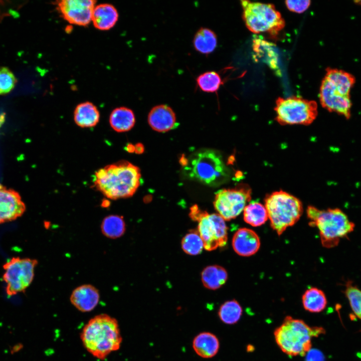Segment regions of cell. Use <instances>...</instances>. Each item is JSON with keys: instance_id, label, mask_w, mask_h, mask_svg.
<instances>
[{"instance_id": "obj_3", "label": "cell", "mask_w": 361, "mask_h": 361, "mask_svg": "<svg viewBox=\"0 0 361 361\" xmlns=\"http://www.w3.org/2000/svg\"><path fill=\"white\" fill-rule=\"evenodd\" d=\"M306 213L309 225L318 229L321 244L326 248L336 246L340 239L347 237L355 227L347 216L338 208L320 210L309 206Z\"/></svg>"}, {"instance_id": "obj_4", "label": "cell", "mask_w": 361, "mask_h": 361, "mask_svg": "<svg viewBox=\"0 0 361 361\" xmlns=\"http://www.w3.org/2000/svg\"><path fill=\"white\" fill-rule=\"evenodd\" d=\"M324 332L323 328L310 327L304 321L286 316L274 332L276 342L289 356H304L311 349V340Z\"/></svg>"}, {"instance_id": "obj_26", "label": "cell", "mask_w": 361, "mask_h": 361, "mask_svg": "<svg viewBox=\"0 0 361 361\" xmlns=\"http://www.w3.org/2000/svg\"><path fill=\"white\" fill-rule=\"evenodd\" d=\"M253 50L256 56L262 58L269 67L278 69V56L272 43L256 38L253 40Z\"/></svg>"}, {"instance_id": "obj_15", "label": "cell", "mask_w": 361, "mask_h": 361, "mask_svg": "<svg viewBox=\"0 0 361 361\" xmlns=\"http://www.w3.org/2000/svg\"><path fill=\"white\" fill-rule=\"evenodd\" d=\"M100 300L98 289L91 284H83L74 289L70 295L71 304L79 311L88 312L93 310Z\"/></svg>"}, {"instance_id": "obj_7", "label": "cell", "mask_w": 361, "mask_h": 361, "mask_svg": "<svg viewBox=\"0 0 361 361\" xmlns=\"http://www.w3.org/2000/svg\"><path fill=\"white\" fill-rule=\"evenodd\" d=\"M241 3L243 20L251 32L276 36L284 28V20L273 5L249 1H241Z\"/></svg>"}, {"instance_id": "obj_8", "label": "cell", "mask_w": 361, "mask_h": 361, "mask_svg": "<svg viewBox=\"0 0 361 361\" xmlns=\"http://www.w3.org/2000/svg\"><path fill=\"white\" fill-rule=\"evenodd\" d=\"M274 110L276 120L281 125H309L317 115L315 101L296 96L278 98Z\"/></svg>"}, {"instance_id": "obj_30", "label": "cell", "mask_w": 361, "mask_h": 361, "mask_svg": "<svg viewBox=\"0 0 361 361\" xmlns=\"http://www.w3.org/2000/svg\"><path fill=\"white\" fill-rule=\"evenodd\" d=\"M181 245L183 251L190 255H197L204 248L203 241L197 230L190 231L183 238Z\"/></svg>"}, {"instance_id": "obj_22", "label": "cell", "mask_w": 361, "mask_h": 361, "mask_svg": "<svg viewBox=\"0 0 361 361\" xmlns=\"http://www.w3.org/2000/svg\"><path fill=\"white\" fill-rule=\"evenodd\" d=\"M135 122L133 112L129 108L120 107L114 109L109 117V123L111 127L118 132L130 130Z\"/></svg>"}, {"instance_id": "obj_33", "label": "cell", "mask_w": 361, "mask_h": 361, "mask_svg": "<svg viewBox=\"0 0 361 361\" xmlns=\"http://www.w3.org/2000/svg\"><path fill=\"white\" fill-rule=\"evenodd\" d=\"M16 82L15 75L8 68L0 67V94L10 92L14 88Z\"/></svg>"}, {"instance_id": "obj_29", "label": "cell", "mask_w": 361, "mask_h": 361, "mask_svg": "<svg viewBox=\"0 0 361 361\" xmlns=\"http://www.w3.org/2000/svg\"><path fill=\"white\" fill-rule=\"evenodd\" d=\"M242 312V308L240 303L236 300H231L221 305L218 311V316L223 322L232 325L240 320Z\"/></svg>"}, {"instance_id": "obj_28", "label": "cell", "mask_w": 361, "mask_h": 361, "mask_svg": "<svg viewBox=\"0 0 361 361\" xmlns=\"http://www.w3.org/2000/svg\"><path fill=\"white\" fill-rule=\"evenodd\" d=\"M244 221L253 227H259L264 224L268 219L265 206L253 201L249 203L243 211Z\"/></svg>"}, {"instance_id": "obj_16", "label": "cell", "mask_w": 361, "mask_h": 361, "mask_svg": "<svg viewBox=\"0 0 361 361\" xmlns=\"http://www.w3.org/2000/svg\"><path fill=\"white\" fill-rule=\"evenodd\" d=\"M234 251L243 257L251 256L256 253L260 247V240L253 230L247 228L238 229L232 239Z\"/></svg>"}, {"instance_id": "obj_35", "label": "cell", "mask_w": 361, "mask_h": 361, "mask_svg": "<svg viewBox=\"0 0 361 361\" xmlns=\"http://www.w3.org/2000/svg\"><path fill=\"white\" fill-rule=\"evenodd\" d=\"M305 361H325L322 353L317 349H311L306 354Z\"/></svg>"}, {"instance_id": "obj_12", "label": "cell", "mask_w": 361, "mask_h": 361, "mask_svg": "<svg viewBox=\"0 0 361 361\" xmlns=\"http://www.w3.org/2000/svg\"><path fill=\"white\" fill-rule=\"evenodd\" d=\"M95 4L93 0H64L58 3V8L68 22L85 26L92 21Z\"/></svg>"}, {"instance_id": "obj_31", "label": "cell", "mask_w": 361, "mask_h": 361, "mask_svg": "<svg viewBox=\"0 0 361 361\" xmlns=\"http://www.w3.org/2000/svg\"><path fill=\"white\" fill-rule=\"evenodd\" d=\"M199 88L204 92H216L222 84L220 75L215 71H208L200 75L197 78Z\"/></svg>"}, {"instance_id": "obj_25", "label": "cell", "mask_w": 361, "mask_h": 361, "mask_svg": "<svg viewBox=\"0 0 361 361\" xmlns=\"http://www.w3.org/2000/svg\"><path fill=\"white\" fill-rule=\"evenodd\" d=\"M193 45L197 51L203 54H209L217 47V36L210 29L201 28L195 35Z\"/></svg>"}, {"instance_id": "obj_27", "label": "cell", "mask_w": 361, "mask_h": 361, "mask_svg": "<svg viewBox=\"0 0 361 361\" xmlns=\"http://www.w3.org/2000/svg\"><path fill=\"white\" fill-rule=\"evenodd\" d=\"M100 228L104 236L113 239L123 236L126 229L123 217L117 215L105 217L101 222Z\"/></svg>"}, {"instance_id": "obj_17", "label": "cell", "mask_w": 361, "mask_h": 361, "mask_svg": "<svg viewBox=\"0 0 361 361\" xmlns=\"http://www.w3.org/2000/svg\"><path fill=\"white\" fill-rule=\"evenodd\" d=\"M148 122L155 131L166 132L176 125L175 114L173 110L166 105H157L150 111Z\"/></svg>"}, {"instance_id": "obj_14", "label": "cell", "mask_w": 361, "mask_h": 361, "mask_svg": "<svg viewBox=\"0 0 361 361\" xmlns=\"http://www.w3.org/2000/svg\"><path fill=\"white\" fill-rule=\"evenodd\" d=\"M25 209L17 192L5 188L0 191V224L16 219L23 215Z\"/></svg>"}, {"instance_id": "obj_20", "label": "cell", "mask_w": 361, "mask_h": 361, "mask_svg": "<svg viewBox=\"0 0 361 361\" xmlns=\"http://www.w3.org/2000/svg\"><path fill=\"white\" fill-rule=\"evenodd\" d=\"M193 347L200 357L211 358L218 352L220 342L218 337L209 332H203L197 335L193 341Z\"/></svg>"}, {"instance_id": "obj_21", "label": "cell", "mask_w": 361, "mask_h": 361, "mask_svg": "<svg viewBox=\"0 0 361 361\" xmlns=\"http://www.w3.org/2000/svg\"><path fill=\"white\" fill-rule=\"evenodd\" d=\"M99 112L92 103L85 102L78 104L74 112V119L76 124L82 128L95 126L99 122Z\"/></svg>"}, {"instance_id": "obj_32", "label": "cell", "mask_w": 361, "mask_h": 361, "mask_svg": "<svg viewBox=\"0 0 361 361\" xmlns=\"http://www.w3.org/2000/svg\"><path fill=\"white\" fill-rule=\"evenodd\" d=\"M344 293L354 314L361 319V290L348 281L345 285Z\"/></svg>"}, {"instance_id": "obj_23", "label": "cell", "mask_w": 361, "mask_h": 361, "mask_svg": "<svg viewBox=\"0 0 361 361\" xmlns=\"http://www.w3.org/2000/svg\"><path fill=\"white\" fill-rule=\"evenodd\" d=\"M228 273L226 269L219 265H210L206 267L201 274L204 286L211 290L222 287L227 281Z\"/></svg>"}, {"instance_id": "obj_18", "label": "cell", "mask_w": 361, "mask_h": 361, "mask_svg": "<svg viewBox=\"0 0 361 361\" xmlns=\"http://www.w3.org/2000/svg\"><path fill=\"white\" fill-rule=\"evenodd\" d=\"M118 19V13L112 5L102 4L95 6L92 16V22L95 27L102 31L113 28Z\"/></svg>"}, {"instance_id": "obj_9", "label": "cell", "mask_w": 361, "mask_h": 361, "mask_svg": "<svg viewBox=\"0 0 361 361\" xmlns=\"http://www.w3.org/2000/svg\"><path fill=\"white\" fill-rule=\"evenodd\" d=\"M252 190L249 186L241 184L234 189L218 191L213 202L218 214L225 221L238 216L251 199Z\"/></svg>"}, {"instance_id": "obj_5", "label": "cell", "mask_w": 361, "mask_h": 361, "mask_svg": "<svg viewBox=\"0 0 361 361\" xmlns=\"http://www.w3.org/2000/svg\"><path fill=\"white\" fill-rule=\"evenodd\" d=\"M189 176L211 187H218L229 180V169L221 154L209 149L200 150L193 154L184 167Z\"/></svg>"}, {"instance_id": "obj_19", "label": "cell", "mask_w": 361, "mask_h": 361, "mask_svg": "<svg viewBox=\"0 0 361 361\" xmlns=\"http://www.w3.org/2000/svg\"><path fill=\"white\" fill-rule=\"evenodd\" d=\"M323 78L339 93L346 96H350L351 89L355 82L352 74L336 68H327Z\"/></svg>"}, {"instance_id": "obj_24", "label": "cell", "mask_w": 361, "mask_h": 361, "mask_svg": "<svg viewBox=\"0 0 361 361\" xmlns=\"http://www.w3.org/2000/svg\"><path fill=\"white\" fill-rule=\"evenodd\" d=\"M302 303L306 310L311 313H318L326 307L327 299L323 291L316 287H311L307 289L303 294Z\"/></svg>"}, {"instance_id": "obj_34", "label": "cell", "mask_w": 361, "mask_h": 361, "mask_svg": "<svg viewBox=\"0 0 361 361\" xmlns=\"http://www.w3.org/2000/svg\"><path fill=\"white\" fill-rule=\"evenodd\" d=\"M287 8L293 12L301 13L306 11L310 5V1H286Z\"/></svg>"}, {"instance_id": "obj_40", "label": "cell", "mask_w": 361, "mask_h": 361, "mask_svg": "<svg viewBox=\"0 0 361 361\" xmlns=\"http://www.w3.org/2000/svg\"><path fill=\"white\" fill-rule=\"evenodd\" d=\"M4 188V187L2 185L0 184V191H1L2 189H3Z\"/></svg>"}, {"instance_id": "obj_39", "label": "cell", "mask_w": 361, "mask_h": 361, "mask_svg": "<svg viewBox=\"0 0 361 361\" xmlns=\"http://www.w3.org/2000/svg\"><path fill=\"white\" fill-rule=\"evenodd\" d=\"M354 3H355L356 4L361 6V1H354Z\"/></svg>"}, {"instance_id": "obj_1", "label": "cell", "mask_w": 361, "mask_h": 361, "mask_svg": "<svg viewBox=\"0 0 361 361\" xmlns=\"http://www.w3.org/2000/svg\"><path fill=\"white\" fill-rule=\"evenodd\" d=\"M139 167L126 160L107 165L96 171L93 184L96 189L111 200L132 196L140 185Z\"/></svg>"}, {"instance_id": "obj_6", "label": "cell", "mask_w": 361, "mask_h": 361, "mask_svg": "<svg viewBox=\"0 0 361 361\" xmlns=\"http://www.w3.org/2000/svg\"><path fill=\"white\" fill-rule=\"evenodd\" d=\"M271 228L280 236L294 225L303 213L299 199L282 190L266 196L265 205Z\"/></svg>"}, {"instance_id": "obj_36", "label": "cell", "mask_w": 361, "mask_h": 361, "mask_svg": "<svg viewBox=\"0 0 361 361\" xmlns=\"http://www.w3.org/2000/svg\"><path fill=\"white\" fill-rule=\"evenodd\" d=\"M144 146L140 143H137L135 145V152L137 154H141L144 152Z\"/></svg>"}, {"instance_id": "obj_10", "label": "cell", "mask_w": 361, "mask_h": 361, "mask_svg": "<svg viewBox=\"0 0 361 361\" xmlns=\"http://www.w3.org/2000/svg\"><path fill=\"white\" fill-rule=\"evenodd\" d=\"M37 264L36 260L20 258H14L5 264L3 278L8 295H16L29 286L33 280Z\"/></svg>"}, {"instance_id": "obj_38", "label": "cell", "mask_w": 361, "mask_h": 361, "mask_svg": "<svg viewBox=\"0 0 361 361\" xmlns=\"http://www.w3.org/2000/svg\"><path fill=\"white\" fill-rule=\"evenodd\" d=\"M109 205H110V202L108 200L103 201H102V203L101 204L102 206H103L104 208L108 207L109 206Z\"/></svg>"}, {"instance_id": "obj_11", "label": "cell", "mask_w": 361, "mask_h": 361, "mask_svg": "<svg viewBox=\"0 0 361 361\" xmlns=\"http://www.w3.org/2000/svg\"><path fill=\"white\" fill-rule=\"evenodd\" d=\"M194 219L198 222L197 230L206 250L213 251L226 245L228 228L225 220L220 215L200 210Z\"/></svg>"}, {"instance_id": "obj_37", "label": "cell", "mask_w": 361, "mask_h": 361, "mask_svg": "<svg viewBox=\"0 0 361 361\" xmlns=\"http://www.w3.org/2000/svg\"><path fill=\"white\" fill-rule=\"evenodd\" d=\"M125 149L128 152H134L135 151V145L129 143L125 147Z\"/></svg>"}, {"instance_id": "obj_13", "label": "cell", "mask_w": 361, "mask_h": 361, "mask_svg": "<svg viewBox=\"0 0 361 361\" xmlns=\"http://www.w3.org/2000/svg\"><path fill=\"white\" fill-rule=\"evenodd\" d=\"M319 99L322 107L329 111L349 117L352 105L350 96L339 93L324 78L320 88Z\"/></svg>"}, {"instance_id": "obj_2", "label": "cell", "mask_w": 361, "mask_h": 361, "mask_svg": "<svg viewBox=\"0 0 361 361\" xmlns=\"http://www.w3.org/2000/svg\"><path fill=\"white\" fill-rule=\"evenodd\" d=\"M80 338L87 351L101 360L118 350L122 342L118 321L104 313L97 315L88 321L82 330Z\"/></svg>"}]
</instances>
